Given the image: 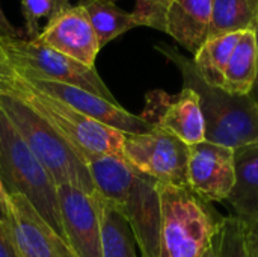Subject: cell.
<instances>
[{
    "label": "cell",
    "mask_w": 258,
    "mask_h": 257,
    "mask_svg": "<svg viewBox=\"0 0 258 257\" xmlns=\"http://www.w3.org/2000/svg\"><path fill=\"white\" fill-rule=\"evenodd\" d=\"M0 91H6L18 97L36 111L71 144L83 162L91 156L101 155L124 158V142L127 133L104 126L74 111L63 101L30 88L12 70L6 56L0 65Z\"/></svg>",
    "instance_id": "1"
},
{
    "label": "cell",
    "mask_w": 258,
    "mask_h": 257,
    "mask_svg": "<svg viewBox=\"0 0 258 257\" xmlns=\"http://www.w3.org/2000/svg\"><path fill=\"white\" fill-rule=\"evenodd\" d=\"M181 73L183 83L197 92L206 123V141L239 148L258 142V101L207 85L194 62L169 45H156Z\"/></svg>",
    "instance_id": "2"
},
{
    "label": "cell",
    "mask_w": 258,
    "mask_h": 257,
    "mask_svg": "<svg viewBox=\"0 0 258 257\" xmlns=\"http://www.w3.org/2000/svg\"><path fill=\"white\" fill-rule=\"evenodd\" d=\"M0 108L30 151L48 171L56 186L71 185L91 195H97L86 164L48 121L23 100L6 91H0Z\"/></svg>",
    "instance_id": "3"
},
{
    "label": "cell",
    "mask_w": 258,
    "mask_h": 257,
    "mask_svg": "<svg viewBox=\"0 0 258 257\" xmlns=\"http://www.w3.org/2000/svg\"><path fill=\"white\" fill-rule=\"evenodd\" d=\"M159 185L160 257H200L221 229L222 217L186 188Z\"/></svg>",
    "instance_id": "4"
},
{
    "label": "cell",
    "mask_w": 258,
    "mask_h": 257,
    "mask_svg": "<svg viewBox=\"0 0 258 257\" xmlns=\"http://www.w3.org/2000/svg\"><path fill=\"white\" fill-rule=\"evenodd\" d=\"M0 179L6 194L24 197L65 241L57 186L0 108ZM67 242V241H65Z\"/></svg>",
    "instance_id": "5"
},
{
    "label": "cell",
    "mask_w": 258,
    "mask_h": 257,
    "mask_svg": "<svg viewBox=\"0 0 258 257\" xmlns=\"http://www.w3.org/2000/svg\"><path fill=\"white\" fill-rule=\"evenodd\" d=\"M0 48L12 70L21 76L68 83L116 101L95 68L86 67L35 39L0 35Z\"/></svg>",
    "instance_id": "6"
},
{
    "label": "cell",
    "mask_w": 258,
    "mask_h": 257,
    "mask_svg": "<svg viewBox=\"0 0 258 257\" xmlns=\"http://www.w3.org/2000/svg\"><path fill=\"white\" fill-rule=\"evenodd\" d=\"M124 159L135 171L157 183L189 189V145L157 126L144 133L125 135Z\"/></svg>",
    "instance_id": "7"
},
{
    "label": "cell",
    "mask_w": 258,
    "mask_h": 257,
    "mask_svg": "<svg viewBox=\"0 0 258 257\" xmlns=\"http://www.w3.org/2000/svg\"><path fill=\"white\" fill-rule=\"evenodd\" d=\"M0 217L21 257H76L24 197L6 194Z\"/></svg>",
    "instance_id": "8"
},
{
    "label": "cell",
    "mask_w": 258,
    "mask_h": 257,
    "mask_svg": "<svg viewBox=\"0 0 258 257\" xmlns=\"http://www.w3.org/2000/svg\"><path fill=\"white\" fill-rule=\"evenodd\" d=\"M18 74V73H17ZM24 83L30 88L47 94L53 98H57L73 108L74 111L104 124L112 129L121 130L127 135L144 133L153 129V124L142 117H136L121 108L116 101L106 100L100 95H95L89 91H85L79 86L68 83H60L54 80H45L38 77H27L18 74Z\"/></svg>",
    "instance_id": "9"
},
{
    "label": "cell",
    "mask_w": 258,
    "mask_h": 257,
    "mask_svg": "<svg viewBox=\"0 0 258 257\" xmlns=\"http://www.w3.org/2000/svg\"><path fill=\"white\" fill-rule=\"evenodd\" d=\"M35 41L91 68H95V59L101 50L91 20L80 3L59 6Z\"/></svg>",
    "instance_id": "10"
},
{
    "label": "cell",
    "mask_w": 258,
    "mask_h": 257,
    "mask_svg": "<svg viewBox=\"0 0 258 257\" xmlns=\"http://www.w3.org/2000/svg\"><path fill=\"white\" fill-rule=\"evenodd\" d=\"M57 203L65 241L76 257H101L100 203L71 185L57 186Z\"/></svg>",
    "instance_id": "11"
},
{
    "label": "cell",
    "mask_w": 258,
    "mask_h": 257,
    "mask_svg": "<svg viewBox=\"0 0 258 257\" xmlns=\"http://www.w3.org/2000/svg\"><path fill=\"white\" fill-rule=\"evenodd\" d=\"M189 189L204 201H224L236 183L234 148L203 141L189 147Z\"/></svg>",
    "instance_id": "12"
},
{
    "label": "cell",
    "mask_w": 258,
    "mask_h": 257,
    "mask_svg": "<svg viewBox=\"0 0 258 257\" xmlns=\"http://www.w3.org/2000/svg\"><path fill=\"white\" fill-rule=\"evenodd\" d=\"M142 118L172 133L189 147L206 141V123L200 98L190 88L183 86L175 95L163 91L150 92Z\"/></svg>",
    "instance_id": "13"
},
{
    "label": "cell",
    "mask_w": 258,
    "mask_h": 257,
    "mask_svg": "<svg viewBox=\"0 0 258 257\" xmlns=\"http://www.w3.org/2000/svg\"><path fill=\"white\" fill-rule=\"evenodd\" d=\"M125 217L142 257H160V194L156 180L136 171L125 204Z\"/></svg>",
    "instance_id": "14"
},
{
    "label": "cell",
    "mask_w": 258,
    "mask_h": 257,
    "mask_svg": "<svg viewBox=\"0 0 258 257\" xmlns=\"http://www.w3.org/2000/svg\"><path fill=\"white\" fill-rule=\"evenodd\" d=\"M213 0H174L166 15V33L195 55L210 38Z\"/></svg>",
    "instance_id": "15"
},
{
    "label": "cell",
    "mask_w": 258,
    "mask_h": 257,
    "mask_svg": "<svg viewBox=\"0 0 258 257\" xmlns=\"http://www.w3.org/2000/svg\"><path fill=\"white\" fill-rule=\"evenodd\" d=\"M85 164L97 197L121 211L132 191L136 171L124 158L112 155L91 156Z\"/></svg>",
    "instance_id": "16"
},
{
    "label": "cell",
    "mask_w": 258,
    "mask_h": 257,
    "mask_svg": "<svg viewBox=\"0 0 258 257\" xmlns=\"http://www.w3.org/2000/svg\"><path fill=\"white\" fill-rule=\"evenodd\" d=\"M236 183L227 198L234 217L245 223L258 221V142L234 148Z\"/></svg>",
    "instance_id": "17"
},
{
    "label": "cell",
    "mask_w": 258,
    "mask_h": 257,
    "mask_svg": "<svg viewBox=\"0 0 258 257\" xmlns=\"http://www.w3.org/2000/svg\"><path fill=\"white\" fill-rule=\"evenodd\" d=\"M258 74V53L254 30L240 32L224 74L222 89L233 95H251Z\"/></svg>",
    "instance_id": "18"
},
{
    "label": "cell",
    "mask_w": 258,
    "mask_h": 257,
    "mask_svg": "<svg viewBox=\"0 0 258 257\" xmlns=\"http://www.w3.org/2000/svg\"><path fill=\"white\" fill-rule=\"evenodd\" d=\"M239 38L240 32L212 36L194 55L195 58L192 59V62L201 79L207 85L222 89L225 68Z\"/></svg>",
    "instance_id": "19"
},
{
    "label": "cell",
    "mask_w": 258,
    "mask_h": 257,
    "mask_svg": "<svg viewBox=\"0 0 258 257\" xmlns=\"http://www.w3.org/2000/svg\"><path fill=\"white\" fill-rule=\"evenodd\" d=\"M101 226V257H138L136 241L122 212L98 198Z\"/></svg>",
    "instance_id": "20"
},
{
    "label": "cell",
    "mask_w": 258,
    "mask_h": 257,
    "mask_svg": "<svg viewBox=\"0 0 258 257\" xmlns=\"http://www.w3.org/2000/svg\"><path fill=\"white\" fill-rule=\"evenodd\" d=\"M103 48L119 35L138 27L139 23L133 12H125L112 0H80Z\"/></svg>",
    "instance_id": "21"
},
{
    "label": "cell",
    "mask_w": 258,
    "mask_h": 257,
    "mask_svg": "<svg viewBox=\"0 0 258 257\" xmlns=\"http://www.w3.org/2000/svg\"><path fill=\"white\" fill-rule=\"evenodd\" d=\"M258 26V0H213L210 38L254 30Z\"/></svg>",
    "instance_id": "22"
},
{
    "label": "cell",
    "mask_w": 258,
    "mask_h": 257,
    "mask_svg": "<svg viewBox=\"0 0 258 257\" xmlns=\"http://www.w3.org/2000/svg\"><path fill=\"white\" fill-rule=\"evenodd\" d=\"M213 245L218 257H249L246 223L234 215L224 218Z\"/></svg>",
    "instance_id": "23"
},
{
    "label": "cell",
    "mask_w": 258,
    "mask_h": 257,
    "mask_svg": "<svg viewBox=\"0 0 258 257\" xmlns=\"http://www.w3.org/2000/svg\"><path fill=\"white\" fill-rule=\"evenodd\" d=\"M65 3H71V0H20L26 23V38L36 39L41 33L39 20H48L53 12Z\"/></svg>",
    "instance_id": "24"
},
{
    "label": "cell",
    "mask_w": 258,
    "mask_h": 257,
    "mask_svg": "<svg viewBox=\"0 0 258 257\" xmlns=\"http://www.w3.org/2000/svg\"><path fill=\"white\" fill-rule=\"evenodd\" d=\"M174 0H136L133 11L139 26H148L166 33V15Z\"/></svg>",
    "instance_id": "25"
},
{
    "label": "cell",
    "mask_w": 258,
    "mask_h": 257,
    "mask_svg": "<svg viewBox=\"0 0 258 257\" xmlns=\"http://www.w3.org/2000/svg\"><path fill=\"white\" fill-rule=\"evenodd\" d=\"M0 257H21L2 217H0Z\"/></svg>",
    "instance_id": "26"
},
{
    "label": "cell",
    "mask_w": 258,
    "mask_h": 257,
    "mask_svg": "<svg viewBox=\"0 0 258 257\" xmlns=\"http://www.w3.org/2000/svg\"><path fill=\"white\" fill-rule=\"evenodd\" d=\"M246 241L249 257H258V221L246 223Z\"/></svg>",
    "instance_id": "27"
},
{
    "label": "cell",
    "mask_w": 258,
    "mask_h": 257,
    "mask_svg": "<svg viewBox=\"0 0 258 257\" xmlns=\"http://www.w3.org/2000/svg\"><path fill=\"white\" fill-rule=\"evenodd\" d=\"M0 35H3V36H12V38H26V36L21 35V32L15 26H12L9 23V20L6 18L5 12L2 9V6H0Z\"/></svg>",
    "instance_id": "28"
},
{
    "label": "cell",
    "mask_w": 258,
    "mask_h": 257,
    "mask_svg": "<svg viewBox=\"0 0 258 257\" xmlns=\"http://www.w3.org/2000/svg\"><path fill=\"white\" fill-rule=\"evenodd\" d=\"M254 33H255V42H257V53H258V26L254 29ZM251 95H252V97H254V98L258 101V74H257V82H255V86H254V89H252Z\"/></svg>",
    "instance_id": "29"
},
{
    "label": "cell",
    "mask_w": 258,
    "mask_h": 257,
    "mask_svg": "<svg viewBox=\"0 0 258 257\" xmlns=\"http://www.w3.org/2000/svg\"><path fill=\"white\" fill-rule=\"evenodd\" d=\"M5 198H6V189H5L3 182H2V179H0V215H2L3 206H5Z\"/></svg>",
    "instance_id": "30"
},
{
    "label": "cell",
    "mask_w": 258,
    "mask_h": 257,
    "mask_svg": "<svg viewBox=\"0 0 258 257\" xmlns=\"http://www.w3.org/2000/svg\"><path fill=\"white\" fill-rule=\"evenodd\" d=\"M200 257H218V254H216V248H215V245H212V247H209L203 254Z\"/></svg>",
    "instance_id": "31"
},
{
    "label": "cell",
    "mask_w": 258,
    "mask_h": 257,
    "mask_svg": "<svg viewBox=\"0 0 258 257\" xmlns=\"http://www.w3.org/2000/svg\"><path fill=\"white\" fill-rule=\"evenodd\" d=\"M112 2H116V0H112Z\"/></svg>",
    "instance_id": "32"
}]
</instances>
